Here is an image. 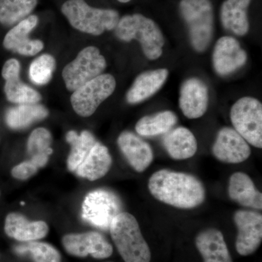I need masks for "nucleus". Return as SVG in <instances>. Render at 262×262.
I'll return each mask as SVG.
<instances>
[{
  "mask_svg": "<svg viewBox=\"0 0 262 262\" xmlns=\"http://www.w3.org/2000/svg\"><path fill=\"white\" fill-rule=\"evenodd\" d=\"M18 254H29L34 262H61V256L56 248L44 242L32 241L15 248Z\"/></svg>",
  "mask_w": 262,
  "mask_h": 262,
  "instance_id": "c756f323",
  "label": "nucleus"
},
{
  "mask_svg": "<svg viewBox=\"0 0 262 262\" xmlns=\"http://www.w3.org/2000/svg\"><path fill=\"white\" fill-rule=\"evenodd\" d=\"M116 88V80L110 74H101L74 91L71 96L72 108L81 117L91 116L110 97Z\"/></svg>",
  "mask_w": 262,
  "mask_h": 262,
  "instance_id": "6e6552de",
  "label": "nucleus"
},
{
  "mask_svg": "<svg viewBox=\"0 0 262 262\" xmlns=\"http://www.w3.org/2000/svg\"><path fill=\"white\" fill-rule=\"evenodd\" d=\"M110 234L117 251L125 262H150L151 251L143 237L135 217L121 212L113 219Z\"/></svg>",
  "mask_w": 262,
  "mask_h": 262,
  "instance_id": "f03ea898",
  "label": "nucleus"
},
{
  "mask_svg": "<svg viewBox=\"0 0 262 262\" xmlns=\"http://www.w3.org/2000/svg\"><path fill=\"white\" fill-rule=\"evenodd\" d=\"M116 37L124 42L133 39L140 42L146 58L151 61L163 54L165 38L160 27L151 19L141 14L127 15L120 18L115 29Z\"/></svg>",
  "mask_w": 262,
  "mask_h": 262,
  "instance_id": "7ed1b4c3",
  "label": "nucleus"
},
{
  "mask_svg": "<svg viewBox=\"0 0 262 262\" xmlns=\"http://www.w3.org/2000/svg\"><path fill=\"white\" fill-rule=\"evenodd\" d=\"M38 169L37 165L29 160L13 167L11 174L13 178L18 180H27L37 173Z\"/></svg>",
  "mask_w": 262,
  "mask_h": 262,
  "instance_id": "2f4dec72",
  "label": "nucleus"
},
{
  "mask_svg": "<svg viewBox=\"0 0 262 262\" xmlns=\"http://www.w3.org/2000/svg\"><path fill=\"white\" fill-rule=\"evenodd\" d=\"M119 147L136 172L142 173L154 160V153L146 141L130 131H124L117 139Z\"/></svg>",
  "mask_w": 262,
  "mask_h": 262,
  "instance_id": "dca6fc26",
  "label": "nucleus"
},
{
  "mask_svg": "<svg viewBox=\"0 0 262 262\" xmlns=\"http://www.w3.org/2000/svg\"><path fill=\"white\" fill-rule=\"evenodd\" d=\"M168 77L167 69L146 71L134 80L127 91V102L135 104L145 101L161 89Z\"/></svg>",
  "mask_w": 262,
  "mask_h": 262,
  "instance_id": "a211bd4d",
  "label": "nucleus"
},
{
  "mask_svg": "<svg viewBox=\"0 0 262 262\" xmlns=\"http://www.w3.org/2000/svg\"><path fill=\"white\" fill-rule=\"evenodd\" d=\"M229 198L241 206L262 209V194L256 189L252 179L244 172H236L229 178Z\"/></svg>",
  "mask_w": 262,
  "mask_h": 262,
  "instance_id": "6ab92c4d",
  "label": "nucleus"
},
{
  "mask_svg": "<svg viewBox=\"0 0 262 262\" xmlns=\"http://www.w3.org/2000/svg\"><path fill=\"white\" fill-rule=\"evenodd\" d=\"M163 145L169 156L177 160L192 158L198 150L195 136L184 127H176L167 133L163 139Z\"/></svg>",
  "mask_w": 262,
  "mask_h": 262,
  "instance_id": "4be33fe9",
  "label": "nucleus"
},
{
  "mask_svg": "<svg viewBox=\"0 0 262 262\" xmlns=\"http://www.w3.org/2000/svg\"><path fill=\"white\" fill-rule=\"evenodd\" d=\"M178 122L177 115L171 111L160 112L143 117L136 125L138 134L145 137H153L166 134Z\"/></svg>",
  "mask_w": 262,
  "mask_h": 262,
  "instance_id": "b1692460",
  "label": "nucleus"
},
{
  "mask_svg": "<svg viewBox=\"0 0 262 262\" xmlns=\"http://www.w3.org/2000/svg\"><path fill=\"white\" fill-rule=\"evenodd\" d=\"M234 129L251 144L262 148V104L256 98L243 97L234 103L230 110Z\"/></svg>",
  "mask_w": 262,
  "mask_h": 262,
  "instance_id": "423d86ee",
  "label": "nucleus"
},
{
  "mask_svg": "<svg viewBox=\"0 0 262 262\" xmlns=\"http://www.w3.org/2000/svg\"><path fill=\"white\" fill-rule=\"evenodd\" d=\"M38 21L37 16L33 15L17 24L5 35L4 47L23 56H32L39 53L44 48L43 42L29 38V34L37 27Z\"/></svg>",
  "mask_w": 262,
  "mask_h": 262,
  "instance_id": "2eb2a0df",
  "label": "nucleus"
},
{
  "mask_svg": "<svg viewBox=\"0 0 262 262\" xmlns=\"http://www.w3.org/2000/svg\"><path fill=\"white\" fill-rule=\"evenodd\" d=\"M237 229L235 248L241 256H249L259 247L262 241V215L257 211L239 210L234 213Z\"/></svg>",
  "mask_w": 262,
  "mask_h": 262,
  "instance_id": "9b49d317",
  "label": "nucleus"
},
{
  "mask_svg": "<svg viewBox=\"0 0 262 262\" xmlns=\"http://www.w3.org/2000/svg\"><path fill=\"white\" fill-rule=\"evenodd\" d=\"M5 81V95L10 102L17 104H29L37 103L40 101V94L20 81V76L10 77Z\"/></svg>",
  "mask_w": 262,
  "mask_h": 262,
  "instance_id": "c85d7f7f",
  "label": "nucleus"
},
{
  "mask_svg": "<svg viewBox=\"0 0 262 262\" xmlns=\"http://www.w3.org/2000/svg\"><path fill=\"white\" fill-rule=\"evenodd\" d=\"M106 67V59L98 48L94 46L84 48L74 61L63 68L62 77L66 87L74 92L86 82L101 75Z\"/></svg>",
  "mask_w": 262,
  "mask_h": 262,
  "instance_id": "0eeeda50",
  "label": "nucleus"
},
{
  "mask_svg": "<svg viewBox=\"0 0 262 262\" xmlns=\"http://www.w3.org/2000/svg\"><path fill=\"white\" fill-rule=\"evenodd\" d=\"M62 244L69 254L77 257H87L103 259L112 256L113 246L102 234L98 232L65 234Z\"/></svg>",
  "mask_w": 262,
  "mask_h": 262,
  "instance_id": "9d476101",
  "label": "nucleus"
},
{
  "mask_svg": "<svg viewBox=\"0 0 262 262\" xmlns=\"http://www.w3.org/2000/svg\"><path fill=\"white\" fill-rule=\"evenodd\" d=\"M247 53L234 37L225 36L217 40L213 49L212 61L219 75L234 73L247 62Z\"/></svg>",
  "mask_w": 262,
  "mask_h": 262,
  "instance_id": "ddd939ff",
  "label": "nucleus"
},
{
  "mask_svg": "<svg viewBox=\"0 0 262 262\" xmlns=\"http://www.w3.org/2000/svg\"><path fill=\"white\" fill-rule=\"evenodd\" d=\"M49 227L43 221L30 222L18 213H10L5 221V232L8 237L20 241L32 242L46 237Z\"/></svg>",
  "mask_w": 262,
  "mask_h": 262,
  "instance_id": "f3484780",
  "label": "nucleus"
},
{
  "mask_svg": "<svg viewBox=\"0 0 262 262\" xmlns=\"http://www.w3.org/2000/svg\"><path fill=\"white\" fill-rule=\"evenodd\" d=\"M112 164L113 158L108 148L101 143L96 142L85 159L75 170L76 175L90 181L98 180L107 174Z\"/></svg>",
  "mask_w": 262,
  "mask_h": 262,
  "instance_id": "412c9836",
  "label": "nucleus"
},
{
  "mask_svg": "<svg viewBox=\"0 0 262 262\" xmlns=\"http://www.w3.org/2000/svg\"><path fill=\"white\" fill-rule=\"evenodd\" d=\"M251 0H226L221 8L224 28L236 35L244 36L249 30L247 10Z\"/></svg>",
  "mask_w": 262,
  "mask_h": 262,
  "instance_id": "5701e85b",
  "label": "nucleus"
},
{
  "mask_svg": "<svg viewBox=\"0 0 262 262\" xmlns=\"http://www.w3.org/2000/svg\"><path fill=\"white\" fill-rule=\"evenodd\" d=\"M148 189L155 199L181 209L201 206L206 196L204 185L196 177L167 169L151 175Z\"/></svg>",
  "mask_w": 262,
  "mask_h": 262,
  "instance_id": "f257e3e1",
  "label": "nucleus"
},
{
  "mask_svg": "<svg viewBox=\"0 0 262 262\" xmlns=\"http://www.w3.org/2000/svg\"><path fill=\"white\" fill-rule=\"evenodd\" d=\"M196 247L204 262H233L223 234L215 228H208L196 235Z\"/></svg>",
  "mask_w": 262,
  "mask_h": 262,
  "instance_id": "aec40b11",
  "label": "nucleus"
},
{
  "mask_svg": "<svg viewBox=\"0 0 262 262\" xmlns=\"http://www.w3.org/2000/svg\"><path fill=\"white\" fill-rule=\"evenodd\" d=\"M56 67V61L49 54H44L34 59L29 67V77L34 84L42 85L50 82Z\"/></svg>",
  "mask_w": 262,
  "mask_h": 262,
  "instance_id": "7c9ffc66",
  "label": "nucleus"
},
{
  "mask_svg": "<svg viewBox=\"0 0 262 262\" xmlns=\"http://www.w3.org/2000/svg\"><path fill=\"white\" fill-rule=\"evenodd\" d=\"M61 12L74 28L95 36L113 30L120 20L116 10L92 8L84 0H68Z\"/></svg>",
  "mask_w": 262,
  "mask_h": 262,
  "instance_id": "20e7f679",
  "label": "nucleus"
},
{
  "mask_svg": "<svg viewBox=\"0 0 262 262\" xmlns=\"http://www.w3.org/2000/svg\"><path fill=\"white\" fill-rule=\"evenodd\" d=\"M37 0H0V23L5 26L18 24L35 8Z\"/></svg>",
  "mask_w": 262,
  "mask_h": 262,
  "instance_id": "cd10ccee",
  "label": "nucleus"
},
{
  "mask_svg": "<svg viewBox=\"0 0 262 262\" xmlns=\"http://www.w3.org/2000/svg\"><path fill=\"white\" fill-rule=\"evenodd\" d=\"M66 139L71 145V151L67 159V168L71 172H75L90 151L97 141L94 135L88 130H83L77 134L74 130L69 131Z\"/></svg>",
  "mask_w": 262,
  "mask_h": 262,
  "instance_id": "a878e982",
  "label": "nucleus"
},
{
  "mask_svg": "<svg viewBox=\"0 0 262 262\" xmlns=\"http://www.w3.org/2000/svg\"><path fill=\"white\" fill-rule=\"evenodd\" d=\"M212 153L222 163L238 164L251 154L249 144L234 128L225 127L217 134Z\"/></svg>",
  "mask_w": 262,
  "mask_h": 262,
  "instance_id": "f8f14e48",
  "label": "nucleus"
},
{
  "mask_svg": "<svg viewBox=\"0 0 262 262\" xmlns=\"http://www.w3.org/2000/svg\"><path fill=\"white\" fill-rule=\"evenodd\" d=\"M179 107L188 119H198L206 114L208 106V89L196 77L183 82L179 96Z\"/></svg>",
  "mask_w": 262,
  "mask_h": 262,
  "instance_id": "4468645a",
  "label": "nucleus"
},
{
  "mask_svg": "<svg viewBox=\"0 0 262 262\" xmlns=\"http://www.w3.org/2000/svg\"><path fill=\"white\" fill-rule=\"evenodd\" d=\"M20 66L18 60L11 58L5 62L2 75L5 80L15 76H20Z\"/></svg>",
  "mask_w": 262,
  "mask_h": 262,
  "instance_id": "473e14b6",
  "label": "nucleus"
},
{
  "mask_svg": "<svg viewBox=\"0 0 262 262\" xmlns=\"http://www.w3.org/2000/svg\"><path fill=\"white\" fill-rule=\"evenodd\" d=\"M121 202L115 193L98 189L89 193L84 198L82 216L98 228L108 229L113 219L121 213Z\"/></svg>",
  "mask_w": 262,
  "mask_h": 262,
  "instance_id": "1a4fd4ad",
  "label": "nucleus"
},
{
  "mask_svg": "<svg viewBox=\"0 0 262 262\" xmlns=\"http://www.w3.org/2000/svg\"><path fill=\"white\" fill-rule=\"evenodd\" d=\"M48 111L44 106L37 103L19 104L10 108L5 115L7 125L12 129L26 128L34 122L48 116Z\"/></svg>",
  "mask_w": 262,
  "mask_h": 262,
  "instance_id": "393cba45",
  "label": "nucleus"
},
{
  "mask_svg": "<svg viewBox=\"0 0 262 262\" xmlns=\"http://www.w3.org/2000/svg\"><path fill=\"white\" fill-rule=\"evenodd\" d=\"M52 136L45 127H39L32 131L27 142V151L30 160L38 168L44 167L53 152L51 149Z\"/></svg>",
  "mask_w": 262,
  "mask_h": 262,
  "instance_id": "bb28decb",
  "label": "nucleus"
},
{
  "mask_svg": "<svg viewBox=\"0 0 262 262\" xmlns=\"http://www.w3.org/2000/svg\"><path fill=\"white\" fill-rule=\"evenodd\" d=\"M181 15L187 24L192 48L203 53L211 42L213 33V10L210 0H182Z\"/></svg>",
  "mask_w": 262,
  "mask_h": 262,
  "instance_id": "39448f33",
  "label": "nucleus"
}]
</instances>
